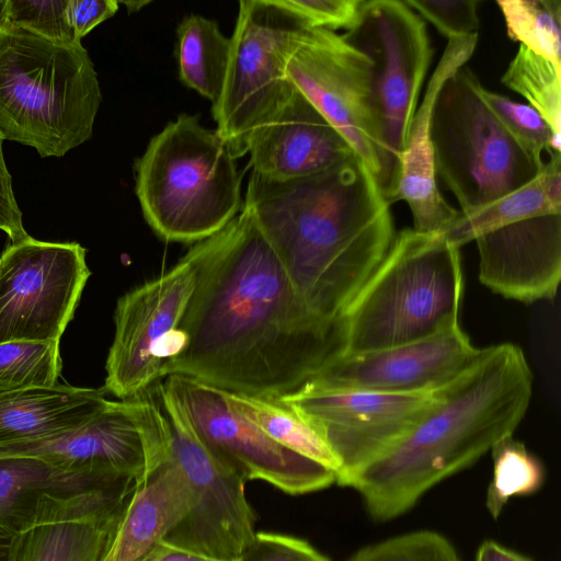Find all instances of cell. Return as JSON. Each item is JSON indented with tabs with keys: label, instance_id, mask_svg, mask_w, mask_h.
<instances>
[{
	"label": "cell",
	"instance_id": "cell-24",
	"mask_svg": "<svg viewBox=\"0 0 561 561\" xmlns=\"http://www.w3.org/2000/svg\"><path fill=\"white\" fill-rule=\"evenodd\" d=\"M106 393L60 383L0 393V445L78 427L107 405Z\"/></svg>",
	"mask_w": 561,
	"mask_h": 561
},
{
	"label": "cell",
	"instance_id": "cell-16",
	"mask_svg": "<svg viewBox=\"0 0 561 561\" xmlns=\"http://www.w3.org/2000/svg\"><path fill=\"white\" fill-rule=\"evenodd\" d=\"M196 284L185 254L167 273L124 294L116 304L104 389L119 400L138 396L161 379L163 348L182 320Z\"/></svg>",
	"mask_w": 561,
	"mask_h": 561
},
{
	"label": "cell",
	"instance_id": "cell-1",
	"mask_svg": "<svg viewBox=\"0 0 561 561\" xmlns=\"http://www.w3.org/2000/svg\"><path fill=\"white\" fill-rule=\"evenodd\" d=\"M196 284L160 377L278 399L347 352L344 318L313 313L291 284L251 211L187 252Z\"/></svg>",
	"mask_w": 561,
	"mask_h": 561
},
{
	"label": "cell",
	"instance_id": "cell-22",
	"mask_svg": "<svg viewBox=\"0 0 561 561\" xmlns=\"http://www.w3.org/2000/svg\"><path fill=\"white\" fill-rule=\"evenodd\" d=\"M193 505L191 488L169 458L126 496L105 561H139L186 516Z\"/></svg>",
	"mask_w": 561,
	"mask_h": 561
},
{
	"label": "cell",
	"instance_id": "cell-29",
	"mask_svg": "<svg viewBox=\"0 0 561 561\" xmlns=\"http://www.w3.org/2000/svg\"><path fill=\"white\" fill-rule=\"evenodd\" d=\"M511 39L561 68V1L497 0Z\"/></svg>",
	"mask_w": 561,
	"mask_h": 561
},
{
	"label": "cell",
	"instance_id": "cell-10",
	"mask_svg": "<svg viewBox=\"0 0 561 561\" xmlns=\"http://www.w3.org/2000/svg\"><path fill=\"white\" fill-rule=\"evenodd\" d=\"M157 392L169 427L170 458L193 494L190 512L163 541L213 559L240 561L257 533L256 515L244 492L245 481L204 443L165 381L159 383Z\"/></svg>",
	"mask_w": 561,
	"mask_h": 561
},
{
	"label": "cell",
	"instance_id": "cell-13",
	"mask_svg": "<svg viewBox=\"0 0 561 561\" xmlns=\"http://www.w3.org/2000/svg\"><path fill=\"white\" fill-rule=\"evenodd\" d=\"M78 242L31 236L0 255V343L60 341L91 275Z\"/></svg>",
	"mask_w": 561,
	"mask_h": 561
},
{
	"label": "cell",
	"instance_id": "cell-5",
	"mask_svg": "<svg viewBox=\"0 0 561 561\" xmlns=\"http://www.w3.org/2000/svg\"><path fill=\"white\" fill-rule=\"evenodd\" d=\"M462 290L459 248L440 232L400 231L343 314L346 354L414 342L458 325Z\"/></svg>",
	"mask_w": 561,
	"mask_h": 561
},
{
	"label": "cell",
	"instance_id": "cell-36",
	"mask_svg": "<svg viewBox=\"0 0 561 561\" xmlns=\"http://www.w3.org/2000/svg\"><path fill=\"white\" fill-rule=\"evenodd\" d=\"M296 14L308 28L350 30L363 0H276Z\"/></svg>",
	"mask_w": 561,
	"mask_h": 561
},
{
	"label": "cell",
	"instance_id": "cell-4",
	"mask_svg": "<svg viewBox=\"0 0 561 561\" xmlns=\"http://www.w3.org/2000/svg\"><path fill=\"white\" fill-rule=\"evenodd\" d=\"M102 103L82 44L59 45L0 18V131L42 158L88 141Z\"/></svg>",
	"mask_w": 561,
	"mask_h": 561
},
{
	"label": "cell",
	"instance_id": "cell-15",
	"mask_svg": "<svg viewBox=\"0 0 561 561\" xmlns=\"http://www.w3.org/2000/svg\"><path fill=\"white\" fill-rule=\"evenodd\" d=\"M164 381L204 443L245 482L262 480L290 495L320 491L336 482L333 470L282 446L232 409L221 389L180 375Z\"/></svg>",
	"mask_w": 561,
	"mask_h": 561
},
{
	"label": "cell",
	"instance_id": "cell-41",
	"mask_svg": "<svg viewBox=\"0 0 561 561\" xmlns=\"http://www.w3.org/2000/svg\"><path fill=\"white\" fill-rule=\"evenodd\" d=\"M476 561H531L529 558L511 550L493 540H486L479 547Z\"/></svg>",
	"mask_w": 561,
	"mask_h": 561
},
{
	"label": "cell",
	"instance_id": "cell-27",
	"mask_svg": "<svg viewBox=\"0 0 561 561\" xmlns=\"http://www.w3.org/2000/svg\"><path fill=\"white\" fill-rule=\"evenodd\" d=\"M227 402L282 446L333 470L340 463L325 442L290 408L277 399L222 390Z\"/></svg>",
	"mask_w": 561,
	"mask_h": 561
},
{
	"label": "cell",
	"instance_id": "cell-19",
	"mask_svg": "<svg viewBox=\"0 0 561 561\" xmlns=\"http://www.w3.org/2000/svg\"><path fill=\"white\" fill-rule=\"evenodd\" d=\"M134 484L56 497L18 536L13 561H104Z\"/></svg>",
	"mask_w": 561,
	"mask_h": 561
},
{
	"label": "cell",
	"instance_id": "cell-39",
	"mask_svg": "<svg viewBox=\"0 0 561 561\" xmlns=\"http://www.w3.org/2000/svg\"><path fill=\"white\" fill-rule=\"evenodd\" d=\"M115 0H69L68 19L78 42L118 10Z\"/></svg>",
	"mask_w": 561,
	"mask_h": 561
},
{
	"label": "cell",
	"instance_id": "cell-34",
	"mask_svg": "<svg viewBox=\"0 0 561 561\" xmlns=\"http://www.w3.org/2000/svg\"><path fill=\"white\" fill-rule=\"evenodd\" d=\"M346 561H461L451 542L432 530L399 535L367 546Z\"/></svg>",
	"mask_w": 561,
	"mask_h": 561
},
{
	"label": "cell",
	"instance_id": "cell-21",
	"mask_svg": "<svg viewBox=\"0 0 561 561\" xmlns=\"http://www.w3.org/2000/svg\"><path fill=\"white\" fill-rule=\"evenodd\" d=\"M477 43L478 33L448 39L411 123L393 202L404 201L408 204L413 229L420 232H440L458 213L438 190L431 122L443 84L471 58Z\"/></svg>",
	"mask_w": 561,
	"mask_h": 561
},
{
	"label": "cell",
	"instance_id": "cell-9",
	"mask_svg": "<svg viewBox=\"0 0 561 561\" xmlns=\"http://www.w3.org/2000/svg\"><path fill=\"white\" fill-rule=\"evenodd\" d=\"M306 27L276 0L239 2L224 85L211 107L216 131L234 159L248 153L253 131L294 91L286 75V61L293 37Z\"/></svg>",
	"mask_w": 561,
	"mask_h": 561
},
{
	"label": "cell",
	"instance_id": "cell-6",
	"mask_svg": "<svg viewBox=\"0 0 561 561\" xmlns=\"http://www.w3.org/2000/svg\"><path fill=\"white\" fill-rule=\"evenodd\" d=\"M135 182L145 220L167 242H201L243 206L236 159L198 115L181 114L150 139Z\"/></svg>",
	"mask_w": 561,
	"mask_h": 561
},
{
	"label": "cell",
	"instance_id": "cell-14",
	"mask_svg": "<svg viewBox=\"0 0 561 561\" xmlns=\"http://www.w3.org/2000/svg\"><path fill=\"white\" fill-rule=\"evenodd\" d=\"M298 414L336 457L337 484L388 451L425 415L430 393L330 389L306 382L277 399Z\"/></svg>",
	"mask_w": 561,
	"mask_h": 561
},
{
	"label": "cell",
	"instance_id": "cell-31",
	"mask_svg": "<svg viewBox=\"0 0 561 561\" xmlns=\"http://www.w3.org/2000/svg\"><path fill=\"white\" fill-rule=\"evenodd\" d=\"M60 341L0 343V393L53 387L61 373Z\"/></svg>",
	"mask_w": 561,
	"mask_h": 561
},
{
	"label": "cell",
	"instance_id": "cell-42",
	"mask_svg": "<svg viewBox=\"0 0 561 561\" xmlns=\"http://www.w3.org/2000/svg\"><path fill=\"white\" fill-rule=\"evenodd\" d=\"M19 534L0 526V561H13Z\"/></svg>",
	"mask_w": 561,
	"mask_h": 561
},
{
	"label": "cell",
	"instance_id": "cell-7",
	"mask_svg": "<svg viewBox=\"0 0 561 561\" xmlns=\"http://www.w3.org/2000/svg\"><path fill=\"white\" fill-rule=\"evenodd\" d=\"M478 77L463 66L443 84L434 104L431 139L439 178L469 210L517 190L541 169L508 134L481 95Z\"/></svg>",
	"mask_w": 561,
	"mask_h": 561
},
{
	"label": "cell",
	"instance_id": "cell-40",
	"mask_svg": "<svg viewBox=\"0 0 561 561\" xmlns=\"http://www.w3.org/2000/svg\"><path fill=\"white\" fill-rule=\"evenodd\" d=\"M139 561H221L169 546L164 541Z\"/></svg>",
	"mask_w": 561,
	"mask_h": 561
},
{
	"label": "cell",
	"instance_id": "cell-20",
	"mask_svg": "<svg viewBox=\"0 0 561 561\" xmlns=\"http://www.w3.org/2000/svg\"><path fill=\"white\" fill-rule=\"evenodd\" d=\"M253 171L287 181L325 171L356 154L346 139L296 88L249 139Z\"/></svg>",
	"mask_w": 561,
	"mask_h": 561
},
{
	"label": "cell",
	"instance_id": "cell-32",
	"mask_svg": "<svg viewBox=\"0 0 561 561\" xmlns=\"http://www.w3.org/2000/svg\"><path fill=\"white\" fill-rule=\"evenodd\" d=\"M486 105L519 146L542 164V153H561V138H557L548 123L531 106L481 88Z\"/></svg>",
	"mask_w": 561,
	"mask_h": 561
},
{
	"label": "cell",
	"instance_id": "cell-3",
	"mask_svg": "<svg viewBox=\"0 0 561 561\" xmlns=\"http://www.w3.org/2000/svg\"><path fill=\"white\" fill-rule=\"evenodd\" d=\"M533 382L519 346L483 347L469 368L433 392L432 407L400 442L343 486L360 494L375 520L400 516L433 485L513 435L529 407Z\"/></svg>",
	"mask_w": 561,
	"mask_h": 561
},
{
	"label": "cell",
	"instance_id": "cell-8",
	"mask_svg": "<svg viewBox=\"0 0 561 561\" xmlns=\"http://www.w3.org/2000/svg\"><path fill=\"white\" fill-rule=\"evenodd\" d=\"M342 37L371 64V90L383 149L379 190L394 199L420 91L433 49L425 22L404 1L368 0Z\"/></svg>",
	"mask_w": 561,
	"mask_h": 561
},
{
	"label": "cell",
	"instance_id": "cell-38",
	"mask_svg": "<svg viewBox=\"0 0 561 561\" xmlns=\"http://www.w3.org/2000/svg\"><path fill=\"white\" fill-rule=\"evenodd\" d=\"M4 137L0 131V230L4 231L11 243H18L30 236L23 227L22 213L12 190V179L4 162L2 144Z\"/></svg>",
	"mask_w": 561,
	"mask_h": 561
},
{
	"label": "cell",
	"instance_id": "cell-30",
	"mask_svg": "<svg viewBox=\"0 0 561 561\" xmlns=\"http://www.w3.org/2000/svg\"><path fill=\"white\" fill-rule=\"evenodd\" d=\"M490 451L493 478L486 492V507L496 518L511 497L537 492L546 471L540 459L513 435L497 442Z\"/></svg>",
	"mask_w": 561,
	"mask_h": 561
},
{
	"label": "cell",
	"instance_id": "cell-2",
	"mask_svg": "<svg viewBox=\"0 0 561 561\" xmlns=\"http://www.w3.org/2000/svg\"><path fill=\"white\" fill-rule=\"evenodd\" d=\"M243 206L299 297L327 319L343 317L396 237L390 205L357 154L287 181L252 171Z\"/></svg>",
	"mask_w": 561,
	"mask_h": 561
},
{
	"label": "cell",
	"instance_id": "cell-23",
	"mask_svg": "<svg viewBox=\"0 0 561 561\" xmlns=\"http://www.w3.org/2000/svg\"><path fill=\"white\" fill-rule=\"evenodd\" d=\"M135 481L114 471L76 472L37 458L0 457V526L20 534L35 523L51 499Z\"/></svg>",
	"mask_w": 561,
	"mask_h": 561
},
{
	"label": "cell",
	"instance_id": "cell-12",
	"mask_svg": "<svg viewBox=\"0 0 561 561\" xmlns=\"http://www.w3.org/2000/svg\"><path fill=\"white\" fill-rule=\"evenodd\" d=\"M286 75L346 139L379 187L385 159L369 59L342 35L306 27L293 37Z\"/></svg>",
	"mask_w": 561,
	"mask_h": 561
},
{
	"label": "cell",
	"instance_id": "cell-33",
	"mask_svg": "<svg viewBox=\"0 0 561 561\" xmlns=\"http://www.w3.org/2000/svg\"><path fill=\"white\" fill-rule=\"evenodd\" d=\"M69 0H3L0 18L59 45L81 44L68 19Z\"/></svg>",
	"mask_w": 561,
	"mask_h": 561
},
{
	"label": "cell",
	"instance_id": "cell-18",
	"mask_svg": "<svg viewBox=\"0 0 561 561\" xmlns=\"http://www.w3.org/2000/svg\"><path fill=\"white\" fill-rule=\"evenodd\" d=\"M479 279L520 302L550 300L561 279V214L515 221L480 234Z\"/></svg>",
	"mask_w": 561,
	"mask_h": 561
},
{
	"label": "cell",
	"instance_id": "cell-17",
	"mask_svg": "<svg viewBox=\"0 0 561 561\" xmlns=\"http://www.w3.org/2000/svg\"><path fill=\"white\" fill-rule=\"evenodd\" d=\"M481 351L458 324L414 342L345 354L307 382L330 389L430 393L469 368Z\"/></svg>",
	"mask_w": 561,
	"mask_h": 561
},
{
	"label": "cell",
	"instance_id": "cell-11",
	"mask_svg": "<svg viewBox=\"0 0 561 561\" xmlns=\"http://www.w3.org/2000/svg\"><path fill=\"white\" fill-rule=\"evenodd\" d=\"M0 457H30L76 472L114 471L140 482L170 458V433L158 399L146 391L110 400L87 423L0 445Z\"/></svg>",
	"mask_w": 561,
	"mask_h": 561
},
{
	"label": "cell",
	"instance_id": "cell-37",
	"mask_svg": "<svg viewBox=\"0 0 561 561\" xmlns=\"http://www.w3.org/2000/svg\"><path fill=\"white\" fill-rule=\"evenodd\" d=\"M240 561H330L306 539L274 531H257Z\"/></svg>",
	"mask_w": 561,
	"mask_h": 561
},
{
	"label": "cell",
	"instance_id": "cell-43",
	"mask_svg": "<svg viewBox=\"0 0 561 561\" xmlns=\"http://www.w3.org/2000/svg\"><path fill=\"white\" fill-rule=\"evenodd\" d=\"M118 3L124 4L128 12H136L142 9V7L150 3V1H121Z\"/></svg>",
	"mask_w": 561,
	"mask_h": 561
},
{
	"label": "cell",
	"instance_id": "cell-25",
	"mask_svg": "<svg viewBox=\"0 0 561 561\" xmlns=\"http://www.w3.org/2000/svg\"><path fill=\"white\" fill-rule=\"evenodd\" d=\"M538 174L525 185L469 210H458L440 231L454 247L474 241L492 229L531 217L561 214V153L550 152Z\"/></svg>",
	"mask_w": 561,
	"mask_h": 561
},
{
	"label": "cell",
	"instance_id": "cell-28",
	"mask_svg": "<svg viewBox=\"0 0 561 561\" xmlns=\"http://www.w3.org/2000/svg\"><path fill=\"white\" fill-rule=\"evenodd\" d=\"M561 68L519 45L501 82L524 96L561 138Z\"/></svg>",
	"mask_w": 561,
	"mask_h": 561
},
{
	"label": "cell",
	"instance_id": "cell-26",
	"mask_svg": "<svg viewBox=\"0 0 561 561\" xmlns=\"http://www.w3.org/2000/svg\"><path fill=\"white\" fill-rule=\"evenodd\" d=\"M178 35L179 77L214 104L221 92L230 51V38L216 21L190 14L180 22Z\"/></svg>",
	"mask_w": 561,
	"mask_h": 561
},
{
	"label": "cell",
	"instance_id": "cell-35",
	"mask_svg": "<svg viewBox=\"0 0 561 561\" xmlns=\"http://www.w3.org/2000/svg\"><path fill=\"white\" fill-rule=\"evenodd\" d=\"M423 20L430 21L448 39L478 33L479 0H405Z\"/></svg>",
	"mask_w": 561,
	"mask_h": 561
}]
</instances>
